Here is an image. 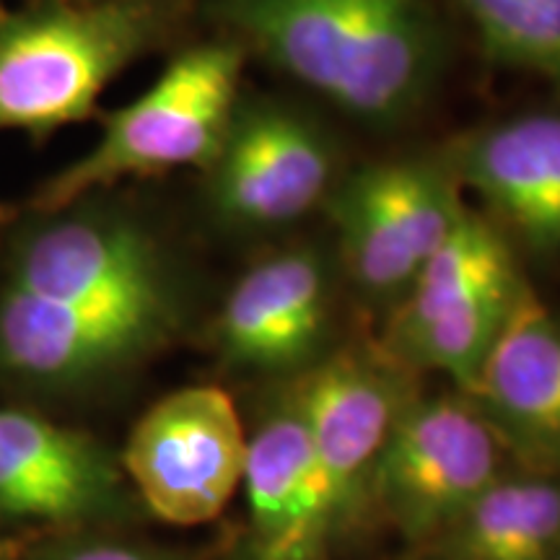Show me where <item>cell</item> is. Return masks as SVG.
<instances>
[{
    "instance_id": "cell-1",
    "label": "cell",
    "mask_w": 560,
    "mask_h": 560,
    "mask_svg": "<svg viewBox=\"0 0 560 560\" xmlns=\"http://www.w3.org/2000/svg\"><path fill=\"white\" fill-rule=\"evenodd\" d=\"M32 219L0 285L5 369L39 382H83L177 332V276L136 213L81 200Z\"/></svg>"
},
{
    "instance_id": "cell-2",
    "label": "cell",
    "mask_w": 560,
    "mask_h": 560,
    "mask_svg": "<svg viewBox=\"0 0 560 560\" xmlns=\"http://www.w3.org/2000/svg\"><path fill=\"white\" fill-rule=\"evenodd\" d=\"M244 50L374 130L431 102L446 32L431 0H213Z\"/></svg>"
},
{
    "instance_id": "cell-3",
    "label": "cell",
    "mask_w": 560,
    "mask_h": 560,
    "mask_svg": "<svg viewBox=\"0 0 560 560\" xmlns=\"http://www.w3.org/2000/svg\"><path fill=\"white\" fill-rule=\"evenodd\" d=\"M187 0L0 5V132L47 140L100 115V96L177 24Z\"/></svg>"
},
{
    "instance_id": "cell-4",
    "label": "cell",
    "mask_w": 560,
    "mask_h": 560,
    "mask_svg": "<svg viewBox=\"0 0 560 560\" xmlns=\"http://www.w3.org/2000/svg\"><path fill=\"white\" fill-rule=\"evenodd\" d=\"M244 60L247 50L231 37L185 47L143 94L100 115V140L42 182L21 210L52 213L120 182L206 172L242 96Z\"/></svg>"
},
{
    "instance_id": "cell-5",
    "label": "cell",
    "mask_w": 560,
    "mask_h": 560,
    "mask_svg": "<svg viewBox=\"0 0 560 560\" xmlns=\"http://www.w3.org/2000/svg\"><path fill=\"white\" fill-rule=\"evenodd\" d=\"M527 289L514 244L488 215L465 208L395 304L382 350L405 371H439L470 395Z\"/></svg>"
},
{
    "instance_id": "cell-6",
    "label": "cell",
    "mask_w": 560,
    "mask_h": 560,
    "mask_svg": "<svg viewBox=\"0 0 560 560\" xmlns=\"http://www.w3.org/2000/svg\"><path fill=\"white\" fill-rule=\"evenodd\" d=\"M514 467L470 395L408 397L371 470L366 503L410 542L429 545Z\"/></svg>"
},
{
    "instance_id": "cell-7",
    "label": "cell",
    "mask_w": 560,
    "mask_h": 560,
    "mask_svg": "<svg viewBox=\"0 0 560 560\" xmlns=\"http://www.w3.org/2000/svg\"><path fill=\"white\" fill-rule=\"evenodd\" d=\"M465 208L444 156L384 159L348 170L325 202L342 270L369 301L392 306Z\"/></svg>"
},
{
    "instance_id": "cell-8",
    "label": "cell",
    "mask_w": 560,
    "mask_h": 560,
    "mask_svg": "<svg viewBox=\"0 0 560 560\" xmlns=\"http://www.w3.org/2000/svg\"><path fill=\"white\" fill-rule=\"evenodd\" d=\"M342 172L338 140L317 115L242 91L219 153L202 174L208 208L223 226L268 234L325 208Z\"/></svg>"
},
{
    "instance_id": "cell-9",
    "label": "cell",
    "mask_w": 560,
    "mask_h": 560,
    "mask_svg": "<svg viewBox=\"0 0 560 560\" xmlns=\"http://www.w3.org/2000/svg\"><path fill=\"white\" fill-rule=\"evenodd\" d=\"M249 436L221 387L200 384L161 397L132 429L122 462L159 520L213 522L242 488Z\"/></svg>"
},
{
    "instance_id": "cell-10",
    "label": "cell",
    "mask_w": 560,
    "mask_h": 560,
    "mask_svg": "<svg viewBox=\"0 0 560 560\" xmlns=\"http://www.w3.org/2000/svg\"><path fill=\"white\" fill-rule=\"evenodd\" d=\"M384 350H340L296 376L289 389L310 429L335 535L366 503V488L392 420L408 400L405 376Z\"/></svg>"
},
{
    "instance_id": "cell-11",
    "label": "cell",
    "mask_w": 560,
    "mask_h": 560,
    "mask_svg": "<svg viewBox=\"0 0 560 560\" xmlns=\"http://www.w3.org/2000/svg\"><path fill=\"white\" fill-rule=\"evenodd\" d=\"M332 314L330 260L319 247L296 244L236 280L213 322V342L236 369L299 376L327 355Z\"/></svg>"
},
{
    "instance_id": "cell-12",
    "label": "cell",
    "mask_w": 560,
    "mask_h": 560,
    "mask_svg": "<svg viewBox=\"0 0 560 560\" xmlns=\"http://www.w3.org/2000/svg\"><path fill=\"white\" fill-rule=\"evenodd\" d=\"M441 156L511 244L537 260L560 257V109L482 125Z\"/></svg>"
},
{
    "instance_id": "cell-13",
    "label": "cell",
    "mask_w": 560,
    "mask_h": 560,
    "mask_svg": "<svg viewBox=\"0 0 560 560\" xmlns=\"http://www.w3.org/2000/svg\"><path fill=\"white\" fill-rule=\"evenodd\" d=\"M516 467L560 475V314L527 289L470 392Z\"/></svg>"
},
{
    "instance_id": "cell-14",
    "label": "cell",
    "mask_w": 560,
    "mask_h": 560,
    "mask_svg": "<svg viewBox=\"0 0 560 560\" xmlns=\"http://www.w3.org/2000/svg\"><path fill=\"white\" fill-rule=\"evenodd\" d=\"M249 560H325L335 527L310 429L291 392L249 436L242 475Z\"/></svg>"
},
{
    "instance_id": "cell-15",
    "label": "cell",
    "mask_w": 560,
    "mask_h": 560,
    "mask_svg": "<svg viewBox=\"0 0 560 560\" xmlns=\"http://www.w3.org/2000/svg\"><path fill=\"white\" fill-rule=\"evenodd\" d=\"M117 475L94 441L50 420L0 408V511L68 522L117 499Z\"/></svg>"
},
{
    "instance_id": "cell-16",
    "label": "cell",
    "mask_w": 560,
    "mask_h": 560,
    "mask_svg": "<svg viewBox=\"0 0 560 560\" xmlns=\"http://www.w3.org/2000/svg\"><path fill=\"white\" fill-rule=\"evenodd\" d=\"M433 560H556L560 475L511 467L429 545Z\"/></svg>"
},
{
    "instance_id": "cell-17",
    "label": "cell",
    "mask_w": 560,
    "mask_h": 560,
    "mask_svg": "<svg viewBox=\"0 0 560 560\" xmlns=\"http://www.w3.org/2000/svg\"><path fill=\"white\" fill-rule=\"evenodd\" d=\"M488 58L560 91V0H457Z\"/></svg>"
},
{
    "instance_id": "cell-18",
    "label": "cell",
    "mask_w": 560,
    "mask_h": 560,
    "mask_svg": "<svg viewBox=\"0 0 560 560\" xmlns=\"http://www.w3.org/2000/svg\"><path fill=\"white\" fill-rule=\"evenodd\" d=\"M62 560H166V558L153 556L149 550L130 548V545L102 542V545H86V548L73 550Z\"/></svg>"
},
{
    "instance_id": "cell-19",
    "label": "cell",
    "mask_w": 560,
    "mask_h": 560,
    "mask_svg": "<svg viewBox=\"0 0 560 560\" xmlns=\"http://www.w3.org/2000/svg\"><path fill=\"white\" fill-rule=\"evenodd\" d=\"M50 3H102V0H50Z\"/></svg>"
},
{
    "instance_id": "cell-20",
    "label": "cell",
    "mask_w": 560,
    "mask_h": 560,
    "mask_svg": "<svg viewBox=\"0 0 560 560\" xmlns=\"http://www.w3.org/2000/svg\"><path fill=\"white\" fill-rule=\"evenodd\" d=\"M0 560H5V550H3V545H0Z\"/></svg>"
},
{
    "instance_id": "cell-21",
    "label": "cell",
    "mask_w": 560,
    "mask_h": 560,
    "mask_svg": "<svg viewBox=\"0 0 560 560\" xmlns=\"http://www.w3.org/2000/svg\"><path fill=\"white\" fill-rule=\"evenodd\" d=\"M556 560H560V556H558V558H556Z\"/></svg>"
}]
</instances>
